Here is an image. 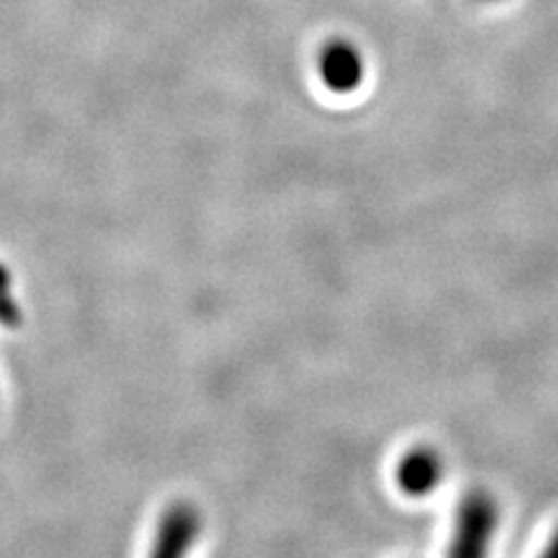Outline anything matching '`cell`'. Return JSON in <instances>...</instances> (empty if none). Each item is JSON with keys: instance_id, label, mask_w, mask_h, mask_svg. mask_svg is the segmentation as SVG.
Segmentation results:
<instances>
[{"instance_id": "cell-1", "label": "cell", "mask_w": 558, "mask_h": 558, "mask_svg": "<svg viewBox=\"0 0 558 558\" xmlns=\"http://www.w3.org/2000/svg\"><path fill=\"white\" fill-rule=\"evenodd\" d=\"M447 475L445 459L438 449L433 447H414L396 468L398 488L410 498H426L433 496L442 486Z\"/></svg>"}, {"instance_id": "cell-4", "label": "cell", "mask_w": 558, "mask_h": 558, "mask_svg": "<svg viewBox=\"0 0 558 558\" xmlns=\"http://www.w3.org/2000/svg\"><path fill=\"white\" fill-rule=\"evenodd\" d=\"M201 533V517L191 505H174L161 519L159 533H156V545L151 549L154 556L174 558L186 554L194 547Z\"/></svg>"}, {"instance_id": "cell-5", "label": "cell", "mask_w": 558, "mask_h": 558, "mask_svg": "<svg viewBox=\"0 0 558 558\" xmlns=\"http://www.w3.org/2000/svg\"><path fill=\"white\" fill-rule=\"evenodd\" d=\"M20 322H22V310L12 301L10 272L0 266V324L16 326Z\"/></svg>"}, {"instance_id": "cell-6", "label": "cell", "mask_w": 558, "mask_h": 558, "mask_svg": "<svg viewBox=\"0 0 558 558\" xmlns=\"http://www.w3.org/2000/svg\"><path fill=\"white\" fill-rule=\"evenodd\" d=\"M549 554H558V531H556V535H554V539H551V547H549Z\"/></svg>"}, {"instance_id": "cell-3", "label": "cell", "mask_w": 558, "mask_h": 558, "mask_svg": "<svg viewBox=\"0 0 558 558\" xmlns=\"http://www.w3.org/2000/svg\"><path fill=\"white\" fill-rule=\"evenodd\" d=\"M498 512L494 500L484 496H470L463 500L457 519V551L459 554H480L484 543L496 531Z\"/></svg>"}, {"instance_id": "cell-2", "label": "cell", "mask_w": 558, "mask_h": 558, "mask_svg": "<svg viewBox=\"0 0 558 558\" xmlns=\"http://www.w3.org/2000/svg\"><path fill=\"white\" fill-rule=\"evenodd\" d=\"M319 73L324 84L336 94L356 92L365 77V63L361 51L344 40L328 43L319 59Z\"/></svg>"}]
</instances>
